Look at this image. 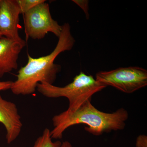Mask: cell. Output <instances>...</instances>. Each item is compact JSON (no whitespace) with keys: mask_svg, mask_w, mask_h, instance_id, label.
<instances>
[{"mask_svg":"<svg viewBox=\"0 0 147 147\" xmlns=\"http://www.w3.org/2000/svg\"><path fill=\"white\" fill-rule=\"evenodd\" d=\"M106 88L92 75L81 71L72 82L64 87L47 83H40L36 90L42 95L50 98L65 97L68 99L69 111H74L87 100H91L94 94Z\"/></svg>","mask_w":147,"mask_h":147,"instance_id":"cell-3","label":"cell"},{"mask_svg":"<svg viewBox=\"0 0 147 147\" xmlns=\"http://www.w3.org/2000/svg\"><path fill=\"white\" fill-rule=\"evenodd\" d=\"M1 0H0V3H1ZM2 37H3V36H2L1 34V33H0V38H1Z\"/></svg>","mask_w":147,"mask_h":147,"instance_id":"cell-15","label":"cell"},{"mask_svg":"<svg viewBox=\"0 0 147 147\" xmlns=\"http://www.w3.org/2000/svg\"><path fill=\"white\" fill-rule=\"evenodd\" d=\"M136 147H147L146 135H140L137 137L136 142Z\"/></svg>","mask_w":147,"mask_h":147,"instance_id":"cell-12","label":"cell"},{"mask_svg":"<svg viewBox=\"0 0 147 147\" xmlns=\"http://www.w3.org/2000/svg\"><path fill=\"white\" fill-rule=\"evenodd\" d=\"M13 82L9 81L0 82V91L11 89Z\"/></svg>","mask_w":147,"mask_h":147,"instance_id":"cell-13","label":"cell"},{"mask_svg":"<svg viewBox=\"0 0 147 147\" xmlns=\"http://www.w3.org/2000/svg\"><path fill=\"white\" fill-rule=\"evenodd\" d=\"M61 147H73L71 143L68 141H65L62 143Z\"/></svg>","mask_w":147,"mask_h":147,"instance_id":"cell-14","label":"cell"},{"mask_svg":"<svg viewBox=\"0 0 147 147\" xmlns=\"http://www.w3.org/2000/svg\"><path fill=\"white\" fill-rule=\"evenodd\" d=\"M0 123L5 127L7 142L10 144L20 135L23 124L16 104L3 99L1 95Z\"/></svg>","mask_w":147,"mask_h":147,"instance_id":"cell-7","label":"cell"},{"mask_svg":"<svg viewBox=\"0 0 147 147\" xmlns=\"http://www.w3.org/2000/svg\"><path fill=\"white\" fill-rule=\"evenodd\" d=\"M62 142L59 141L53 142L50 134V130L46 128L42 134L36 139L32 147H61Z\"/></svg>","mask_w":147,"mask_h":147,"instance_id":"cell-9","label":"cell"},{"mask_svg":"<svg viewBox=\"0 0 147 147\" xmlns=\"http://www.w3.org/2000/svg\"><path fill=\"white\" fill-rule=\"evenodd\" d=\"M74 3L79 6L84 10L87 18H89L88 12V1H78L74 0L72 1Z\"/></svg>","mask_w":147,"mask_h":147,"instance_id":"cell-11","label":"cell"},{"mask_svg":"<svg viewBox=\"0 0 147 147\" xmlns=\"http://www.w3.org/2000/svg\"><path fill=\"white\" fill-rule=\"evenodd\" d=\"M87 100L74 111L67 110L52 119L54 128L50 131L52 139H60L69 127L79 124H85V129L95 136L104 133L123 130L128 118V112L123 108L113 113H106L98 110Z\"/></svg>","mask_w":147,"mask_h":147,"instance_id":"cell-2","label":"cell"},{"mask_svg":"<svg viewBox=\"0 0 147 147\" xmlns=\"http://www.w3.org/2000/svg\"><path fill=\"white\" fill-rule=\"evenodd\" d=\"M96 80L106 87L111 86L121 91L131 94L147 85V70L139 67H120L100 71Z\"/></svg>","mask_w":147,"mask_h":147,"instance_id":"cell-4","label":"cell"},{"mask_svg":"<svg viewBox=\"0 0 147 147\" xmlns=\"http://www.w3.org/2000/svg\"><path fill=\"white\" fill-rule=\"evenodd\" d=\"M23 14L25 33L30 38L42 39L48 32L58 38L60 35L62 26L53 19L47 3L38 5Z\"/></svg>","mask_w":147,"mask_h":147,"instance_id":"cell-5","label":"cell"},{"mask_svg":"<svg viewBox=\"0 0 147 147\" xmlns=\"http://www.w3.org/2000/svg\"><path fill=\"white\" fill-rule=\"evenodd\" d=\"M20 9L16 0H1L0 3V33L2 36L24 42L18 33Z\"/></svg>","mask_w":147,"mask_h":147,"instance_id":"cell-6","label":"cell"},{"mask_svg":"<svg viewBox=\"0 0 147 147\" xmlns=\"http://www.w3.org/2000/svg\"><path fill=\"white\" fill-rule=\"evenodd\" d=\"M26 41L19 42L3 36L0 38V78L18 67V59Z\"/></svg>","mask_w":147,"mask_h":147,"instance_id":"cell-8","label":"cell"},{"mask_svg":"<svg viewBox=\"0 0 147 147\" xmlns=\"http://www.w3.org/2000/svg\"><path fill=\"white\" fill-rule=\"evenodd\" d=\"M20 12L24 14L35 7L46 2L45 0H16Z\"/></svg>","mask_w":147,"mask_h":147,"instance_id":"cell-10","label":"cell"},{"mask_svg":"<svg viewBox=\"0 0 147 147\" xmlns=\"http://www.w3.org/2000/svg\"><path fill=\"white\" fill-rule=\"evenodd\" d=\"M75 42L70 25L65 23L62 26L57 44L52 53L37 58L28 55V63L19 69L17 79L13 82L10 89L12 92L17 95H27L34 93L40 83L53 85L61 69L59 65L54 63L55 59L61 53L71 50Z\"/></svg>","mask_w":147,"mask_h":147,"instance_id":"cell-1","label":"cell"}]
</instances>
